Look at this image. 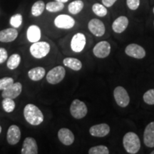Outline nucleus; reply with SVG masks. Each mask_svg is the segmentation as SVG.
Here are the masks:
<instances>
[{
  "label": "nucleus",
  "instance_id": "obj_10",
  "mask_svg": "<svg viewBox=\"0 0 154 154\" xmlns=\"http://www.w3.org/2000/svg\"><path fill=\"white\" fill-rule=\"evenodd\" d=\"M22 91V85L21 83H13L9 87L3 90L2 96L3 98H10L11 99H14L20 95Z\"/></svg>",
  "mask_w": 154,
  "mask_h": 154
},
{
  "label": "nucleus",
  "instance_id": "obj_8",
  "mask_svg": "<svg viewBox=\"0 0 154 154\" xmlns=\"http://www.w3.org/2000/svg\"><path fill=\"white\" fill-rule=\"evenodd\" d=\"M94 54L100 59L107 57L110 54L111 45L106 41H102L96 44L93 49Z\"/></svg>",
  "mask_w": 154,
  "mask_h": 154
},
{
  "label": "nucleus",
  "instance_id": "obj_32",
  "mask_svg": "<svg viewBox=\"0 0 154 154\" xmlns=\"http://www.w3.org/2000/svg\"><path fill=\"white\" fill-rule=\"evenodd\" d=\"M14 83V79L11 77H5L0 79V90H4Z\"/></svg>",
  "mask_w": 154,
  "mask_h": 154
},
{
  "label": "nucleus",
  "instance_id": "obj_20",
  "mask_svg": "<svg viewBox=\"0 0 154 154\" xmlns=\"http://www.w3.org/2000/svg\"><path fill=\"white\" fill-rule=\"evenodd\" d=\"M26 35H27L28 40L30 42H32V43L37 42L41 38V29L38 26L32 25L28 28Z\"/></svg>",
  "mask_w": 154,
  "mask_h": 154
},
{
  "label": "nucleus",
  "instance_id": "obj_12",
  "mask_svg": "<svg viewBox=\"0 0 154 154\" xmlns=\"http://www.w3.org/2000/svg\"><path fill=\"white\" fill-rule=\"evenodd\" d=\"M86 45V37L84 34L77 33L73 36L71 42V48L74 52L79 53L83 51Z\"/></svg>",
  "mask_w": 154,
  "mask_h": 154
},
{
  "label": "nucleus",
  "instance_id": "obj_25",
  "mask_svg": "<svg viewBox=\"0 0 154 154\" xmlns=\"http://www.w3.org/2000/svg\"><path fill=\"white\" fill-rule=\"evenodd\" d=\"M45 9V4L43 1H37L32 7V14L34 17L40 16Z\"/></svg>",
  "mask_w": 154,
  "mask_h": 154
},
{
  "label": "nucleus",
  "instance_id": "obj_5",
  "mask_svg": "<svg viewBox=\"0 0 154 154\" xmlns=\"http://www.w3.org/2000/svg\"><path fill=\"white\" fill-rule=\"evenodd\" d=\"M65 74H66V70L63 66H56L48 72L47 80L49 84H57L63 79Z\"/></svg>",
  "mask_w": 154,
  "mask_h": 154
},
{
  "label": "nucleus",
  "instance_id": "obj_39",
  "mask_svg": "<svg viewBox=\"0 0 154 154\" xmlns=\"http://www.w3.org/2000/svg\"><path fill=\"white\" fill-rule=\"evenodd\" d=\"M153 14H154V7H153Z\"/></svg>",
  "mask_w": 154,
  "mask_h": 154
},
{
  "label": "nucleus",
  "instance_id": "obj_35",
  "mask_svg": "<svg viewBox=\"0 0 154 154\" xmlns=\"http://www.w3.org/2000/svg\"><path fill=\"white\" fill-rule=\"evenodd\" d=\"M116 1L117 0H102V3L106 7H111Z\"/></svg>",
  "mask_w": 154,
  "mask_h": 154
},
{
  "label": "nucleus",
  "instance_id": "obj_29",
  "mask_svg": "<svg viewBox=\"0 0 154 154\" xmlns=\"http://www.w3.org/2000/svg\"><path fill=\"white\" fill-rule=\"evenodd\" d=\"M89 154H109V150L105 146H97L92 147L88 151Z\"/></svg>",
  "mask_w": 154,
  "mask_h": 154
},
{
  "label": "nucleus",
  "instance_id": "obj_15",
  "mask_svg": "<svg viewBox=\"0 0 154 154\" xmlns=\"http://www.w3.org/2000/svg\"><path fill=\"white\" fill-rule=\"evenodd\" d=\"M144 144L149 148L154 147V121L149 123L143 133Z\"/></svg>",
  "mask_w": 154,
  "mask_h": 154
},
{
  "label": "nucleus",
  "instance_id": "obj_34",
  "mask_svg": "<svg viewBox=\"0 0 154 154\" xmlns=\"http://www.w3.org/2000/svg\"><path fill=\"white\" fill-rule=\"evenodd\" d=\"M8 54L5 48H0V63H2L7 59Z\"/></svg>",
  "mask_w": 154,
  "mask_h": 154
},
{
  "label": "nucleus",
  "instance_id": "obj_3",
  "mask_svg": "<svg viewBox=\"0 0 154 154\" xmlns=\"http://www.w3.org/2000/svg\"><path fill=\"white\" fill-rule=\"evenodd\" d=\"M50 51V45L45 42H34L30 47L31 54L36 59H42L46 57Z\"/></svg>",
  "mask_w": 154,
  "mask_h": 154
},
{
  "label": "nucleus",
  "instance_id": "obj_9",
  "mask_svg": "<svg viewBox=\"0 0 154 154\" xmlns=\"http://www.w3.org/2000/svg\"><path fill=\"white\" fill-rule=\"evenodd\" d=\"M88 28L94 36L99 37L103 36L106 32L104 24L98 19H91L88 24Z\"/></svg>",
  "mask_w": 154,
  "mask_h": 154
},
{
  "label": "nucleus",
  "instance_id": "obj_27",
  "mask_svg": "<svg viewBox=\"0 0 154 154\" xmlns=\"http://www.w3.org/2000/svg\"><path fill=\"white\" fill-rule=\"evenodd\" d=\"M92 11L97 16L103 17L107 14V9L104 5H101V4L96 3L92 6Z\"/></svg>",
  "mask_w": 154,
  "mask_h": 154
},
{
  "label": "nucleus",
  "instance_id": "obj_4",
  "mask_svg": "<svg viewBox=\"0 0 154 154\" xmlns=\"http://www.w3.org/2000/svg\"><path fill=\"white\" fill-rule=\"evenodd\" d=\"M71 114L76 119H82L87 114V106L84 102L79 99H74L70 106Z\"/></svg>",
  "mask_w": 154,
  "mask_h": 154
},
{
  "label": "nucleus",
  "instance_id": "obj_17",
  "mask_svg": "<svg viewBox=\"0 0 154 154\" xmlns=\"http://www.w3.org/2000/svg\"><path fill=\"white\" fill-rule=\"evenodd\" d=\"M21 138V131L16 125H12L9 128L7 131V140L10 145H15L19 143Z\"/></svg>",
  "mask_w": 154,
  "mask_h": 154
},
{
  "label": "nucleus",
  "instance_id": "obj_14",
  "mask_svg": "<svg viewBox=\"0 0 154 154\" xmlns=\"http://www.w3.org/2000/svg\"><path fill=\"white\" fill-rule=\"evenodd\" d=\"M22 154H37L38 146L36 140L34 138H26L23 143V147L22 149Z\"/></svg>",
  "mask_w": 154,
  "mask_h": 154
},
{
  "label": "nucleus",
  "instance_id": "obj_16",
  "mask_svg": "<svg viewBox=\"0 0 154 154\" xmlns=\"http://www.w3.org/2000/svg\"><path fill=\"white\" fill-rule=\"evenodd\" d=\"M58 138L65 146H70L74 143V136L70 130L66 128H62L58 132Z\"/></svg>",
  "mask_w": 154,
  "mask_h": 154
},
{
  "label": "nucleus",
  "instance_id": "obj_13",
  "mask_svg": "<svg viewBox=\"0 0 154 154\" xmlns=\"http://www.w3.org/2000/svg\"><path fill=\"white\" fill-rule=\"evenodd\" d=\"M110 132V127L106 124H100L94 125L89 129V133L91 136L95 137H104Z\"/></svg>",
  "mask_w": 154,
  "mask_h": 154
},
{
  "label": "nucleus",
  "instance_id": "obj_40",
  "mask_svg": "<svg viewBox=\"0 0 154 154\" xmlns=\"http://www.w3.org/2000/svg\"><path fill=\"white\" fill-rule=\"evenodd\" d=\"M153 24H154V22H153Z\"/></svg>",
  "mask_w": 154,
  "mask_h": 154
},
{
  "label": "nucleus",
  "instance_id": "obj_2",
  "mask_svg": "<svg viewBox=\"0 0 154 154\" xmlns=\"http://www.w3.org/2000/svg\"><path fill=\"white\" fill-rule=\"evenodd\" d=\"M123 144L127 153H137L140 149V141L137 134L134 132H128L125 134L123 138Z\"/></svg>",
  "mask_w": 154,
  "mask_h": 154
},
{
  "label": "nucleus",
  "instance_id": "obj_21",
  "mask_svg": "<svg viewBox=\"0 0 154 154\" xmlns=\"http://www.w3.org/2000/svg\"><path fill=\"white\" fill-rule=\"evenodd\" d=\"M45 69L43 67H35L29 71L28 76L30 79L32 81H39L44 78L45 76Z\"/></svg>",
  "mask_w": 154,
  "mask_h": 154
},
{
  "label": "nucleus",
  "instance_id": "obj_22",
  "mask_svg": "<svg viewBox=\"0 0 154 154\" xmlns=\"http://www.w3.org/2000/svg\"><path fill=\"white\" fill-rule=\"evenodd\" d=\"M63 63L65 66L69 67L74 71H79L82 68V63L81 61L76 58H65L63 60Z\"/></svg>",
  "mask_w": 154,
  "mask_h": 154
},
{
  "label": "nucleus",
  "instance_id": "obj_19",
  "mask_svg": "<svg viewBox=\"0 0 154 154\" xmlns=\"http://www.w3.org/2000/svg\"><path fill=\"white\" fill-rule=\"evenodd\" d=\"M128 25V19L126 17L121 16L113 22L112 29L116 33H122L126 30Z\"/></svg>",
  "mask_w": 154,
  "mask_h": 154
},
{
  "label": "nucleus",
  "instance_id": "obj_7",
  "mask_svg": "<svg viewBox=\"0 0 154 154\" xmlns=\"http://www.w3.org/2000/svg\"><path fill=\"white\" fill-rule=\"evenodd\" d=\"M54 24L57 28L69 29L74 27L75 24L74 19L72 17L66 14H61L56 17Z\"/></svg>",
  "mask_w": 154,
  "mask_h": 154
},
{
  "label": "nucleus",
  "instance_id": "obj_28",
  "mask_svg": "<svg viewBox=\"0 0 154 154\" xmlns=\"http://www.w3.org/2000/svg\"><path fill=\"white\" fill-rule=\"evenodd\" d=\"M2 107L6 112H12L15 109V102L10 98H4L2 101Z\"/></svg>",
  "mask_w": 154,
  "mask_h": 154
},
{
  "label": "nucleus",
  "instance_id": "obj_23",
  "mask_svg": "<svg viewBox=\"0 0 154 154\" xmlns=\"http://www.w3.org/2000/svg\"><path fill=\"white\" fill-rule=\"evenodd\" d=\"M84 8V2L82 0H75L69 5V11L72 14H77Z\"/></svg>",
  "mask_w": 154,
  "mask_h": 154
},
{
  "label": "nucleus",
  "instance_id": "obj_11",
  "mask_svg": "<svg viewBox=\"0 0 154 154\" xmlns=\"http://www.w3.org/2000/svg\"><path fill=\"white\" fill-rule=\"evenodd\" d=\"M125 52L128 56L135 59H143L146 56V51L143 47L136 44H131L127 46Z\"/></svg>",
  "mask_w": 154,
  "mask_h": 154
},
{
  "label": "nucleus",
  "instance_id": "obj_30",
  "mask_svg": "<svg viewBox=\"0 0 154 154\" xmlns=\"http://www.w3.org/2000/svg\"><path fill=\"white\" fill-rule=\"evenodd\" d=\"M143 101L149 105H154V89L148 90L143 96Z\"/></svg>",
  "mask_w": 154,
  "mask_h": 154
},
{
  "label": "nucleus",
  "instance_id": "obj_33",
  "mask_svg": "<svg viewBox=\"0 0 154 154\" xmlns=\"http://www.w3.org/2000/svg\"><path fill=\"white\" fill-rule=\"evenodd\" d=\"M126 5L131 10H136L140 5V0H126Z\"/></svg>",
  "mask_w": 154,
  "mask_h": 154
},
{
  "label": "nucleus",
  "instance_id": "obj_1",
  "mask_svg": "<svg viewBox=\"0 0 154 154\" xmlns=\"http://www.w3.org/2000/svg\"><path fill=\"white\" fill-rule=\"evenodd\" d=\"M24 116L29 124L33 126H38L44 121V115L36 106L29 103L24 107Z\"/></svg>",
  "mask_w": 154,
  "mask_h": 154
},
{
  "label": "nucleus",
  "instance_id": "obj_26",
  "mask_svg": "<svg viewBox=\"0 0 154 154\" xmlns=\"http://www.w3.org/2000/svg\"><path fill=\"white\" fill-rule=\"evenodd\" d=\"M64 8V5L62 2H50L46 5V9L48 11L50 12H57V11H61Z\"/></svg>",
  "mask_w": 154,
  "mask_h": 154
},
{
  "label": "nucleus",
  "instance_id": "obj_36",
  "mask_svg": "<svg viewBox=\"0 0 154 154\" xmlns=\"http://www.w3.org/2000/svg\"><path fill=\"white\" fill-rule=\"evenodd\" d=\"M55 1L59 2H62V3H66L69 1V0H55Z\"/></svg>",
  "mask_w": 154,
  "mask_h": 154
},
{
  "label": "nucleus",
  "instance_id": "obj_31",
  "mask_svg": "<svg viewBox=\"0 0 154 154\" xmlns=\"http://www.w3.org/2000/svg\"><path fill=\"white\" fill-rule=\"evenodd\" d=\"M22 16L20 14H14L10 19V24L14 28H19L22 25Z\"/></svg>",
  "mask_w": 154,
  "mask_h": 154
},
{
  "label": "nucleus",
  "instance_id": "obj_24",
  "mask_svg": "<svg viewBox=\"0 0 154 154\" xmlns=\"http://www.w3.org/2000/svg\"><path fill=\"white\" fill-rule=\"evenodd\" d=\"M21 61V57L17 54H14L9 58L7 60V66L9 69L13 70V69H17L19 66V63Z\"/></svg>",
  "mask_w": 154,
  "mask_h": 154
},
{
  "label": "nucleus",
  "instance_id": "obj_18",
  "mask_svg": "<svg viewBox=\"0 0 154 154\" xmlns=\"http://www.w3.org/2000/svg\"><path fill=\"white\" fill-rule=\"evenodd\" d=\"M18 32L14 28H8L0 31V42H11L16 39Z\"/></svg>",
  "mask_w": 154,
  "mask_h": 154
},
{
  "label": "nucleus",
  "instance_id": "obj_37",
  "mask_svg": "<svg viewBox=\"0 0 154 154\" xmlns=\"http://www.w3.org/2000/svg\"><path fill=\"white\" fill-rule=\"evenodd\" d=\"M1 132H2V127L0 126V134H1Z\"/></svg>",
  "mask_w": 154,
  "mask_h": 154
},
{
  "label": "nucleus",
  "instance_id": "obj_6",
  "mask_svg": "<svg viewBox=\"0 0 154 154\" xmlns=\"http://www.w3.org/2000/svg\"><path fill=\"white\" fill-rule=\"evenodd\" d=\"M113 96L119 106L125 108L129 104L130 97L126 90L123 86H117L113 91Z\"/></svg>",
  "mask_w": 154,
  "mask_h": 154
},
{
  "label": "nucleus",
  "instance_id": "obj_38",
  "mask_svg": "<svg viewBox=\"0 0 154 154\" xmlns=\"http://www.w3.org/2000/svg\"><path fill=\"white\" fill-rule=\"evenodd\" d=\"M151 154H154V150L153 151H151Z\"/></svg>",
  "mask_w": 154,
  "mask_h": 154
}]
</instances>
